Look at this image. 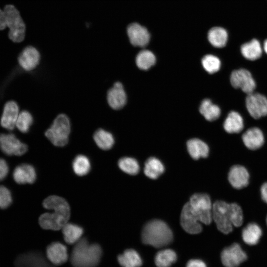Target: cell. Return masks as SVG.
<instances>
[{"instance_id": "6da1fadb", "label": "cell", "mask_w": 267, "mask_h": 267, "mask_svg": "<svg viewBox=\"0 0 267 267\" xmlns=\"http://www.w3.org/2000/svg\"><path fill=\"white\" fill-rule=\"evenodd\" d=\"M213 204L210 197L205 193H195L183 207L180 221L189 226H195L200 222L210 224L213 221Z\"/></svg>"}, {"instance_id": "1f68e13d", "label": "cell", "mask_w": 267, "mask_h": 267, "mask_svg": "<svg viewBox=\"0 0 267 267\" xmlns=\"http://www.w3.org/2000/svg\"><path fill=\"white\" fill-rule=\"evenodd\" d=\"M45 209L48 210L58 209L70 211L68 202L63 198L56 195H51L46 198L43 202Z\"/></svg>"}, {"instance_id": "ffe728a7", "label": "cell", "mask_w": 267, "mask_h": 267, "mask_svg": "<svg viewBox=\"0 0 267 267\" xmlns=\"http://www.w3.org/2000/svg\"><path fill=\"white\" fill-rule=\"evenodd\" d=\"M263 234L262 228L255 222H249L243 226L241 231L242 239L245 244L249 246L258 244Z\"/></svg>"}, {"instance_id": "ee69618b", "label": "cell", "mask_w": 267, "mask_h": 267, "mask_svg": "<svg viewBox=\"0 0 267 267\" xmlns=\"http://www.w3.org/2000/svg\"><path fill=\"white\" fill-rule=\"evenodd\" d=\"M266 224H267V217H266Z\"/></svg>"}, {"instance_id": "f1b7e54d", "label": "cell", "mask_w": 267, "mask_h": 267, "mask_svg": "<svg viewBox=\"0 0 267 267\" xmlns=\"http://www.w3.org/2000/svg\"><path fill=\"white\" fill-rule=\"evenodd\" d=\"M93 139L100 149L107 150L111 149L115 142L113 135L103 129L97 130L93 134Z\"/></svg>"}, {"instance_id": "4dcf8cb0", "label": "cell", "mask_w": 267, "mask_h": 267, "mask_svg": "<svg viewBox=\"0 0 267 267\" xmlns=\"http://www.w3.org/2000/svg\"><path fill=\"white\" fill-rule=\"evenodd\" d=\"M176 260V253L169 249L159 251L155 257V263L157 267H170Z\"/></svg>"}, {"instance_id": "2e32d148", "label": "cell", "mask_w": 267, "mask_h": 267, "mask_svg": "<svg viewBox=\"0 0 267 267\" xmlns=\"http://www.w3.org/2000/svg\"><path fill=\"white\" fill-rule=\"evenodd\" d=\"M19 114V107L16 102L9 101L6 102L0 119L1 127L9 131L13 130L16 127Z\"/></svg>"}, {"instance_id": "d4e9b609", "label": "cell", "mask_w": 267, "mask_h": 267, "mask_svg": "<svg viewBox=\"0 0 267 267\" xmlns=\"http://www.w3.org/2000/svg\"><path fill=\"white\" fill-rule=\"evenodd\" d=\"M210 44L215 47L222 48L227 44L228 34L225 29L220 27L211 28L208 34Z\"/></svg>"}, {"instance_id": "5b68a950", "label": "cell", "mask_w": 267, "mask_h": 267, "mask_svg": "<svg viewBox=\"0 0 267 267\" xmlns=\"http://www.w3.org/2000/svg\"><path fill=\"white\" fill-rule=\"evenodd\" d=\"M212 219L218 230L227 234L232 231V209L231 203L222 200H216L213 203Z\"/></svg>"}, {"instance_id": "d590c367", "label": "cell", "mask_w": 267, "mask_h": 267, "mask_svg": "<svg viewBox=\"0 0 267 267\" xmlns=\"http://www.w3.org/2000/svg\"><path fill=\"white\" fill-rule=\"evenodd\" d=\"M33 119L32 115L27 111L24 110L19 113L16 127L22 133L28 132L32 124Z\"/></svg>"}, {"instance_id": "603a6c76", "label": "cell", "mask_w": 267, "mask_h": 267, "mask_svg": "<svg viewBox=\"0 0 267 267\" xmlns=\"http://www.w3.org/2000/svg\"><path fill=\"white\" fill-rule=\"evenodd\" d=\"M187 148L191 157L197 160L201 157L206 158L209 152L208 145L198 138H193L187 142Z\"/></svg>"}, {"instance_id": "7c38bea8", "label": "cell", "mask_w": 267, "mask_h": 267, "mask_svg": "<svg viewBox=\"0 0 267 267\" xmlns=\"http://www.w3.org/2000/svg\"><path fill=\"white\" fill-rule=\"evenodd\" d=\"M250 178V173L247 168L239 164L232 166L227 174L229 184L237 190L246 187L249 184Z\"/></svg>"}, {"instance_id": "52a82bcc", "label": "cell", "mask_w": 267, "mask_h": 267, "mask_svg": "<svg viewBox=\"0 0 267 267\" xmlns=\"http://www.w3.org/2000/svg\"><path fill=\"white\" fill-rule=\"evenodd\" d=\"M220 258L224 267H239L247 260L248 255L239 243L234 242L223 248Z\"/></svg>"}, {"instance_id": "4fadbf2b", "label": "cell", "mask_w": 267, "mask_h": 267, "mask_svg": "<svg viewBox=\"0 0 267 267\" xmlns=\"http://www.w3.org/2000/svg\"><path fill=\"white\" fill-rule=\"evenodd\" d=\"M14 264L16 267H54L42 253L37 252L19 255Z\"/></svg>"}, {"instance_id": "30bf717a", "label": "cell", "mask_w": 267, "mask_h": 267, "mask_svg": "<svg viewBox=\"0 0 267 267\" xmlns=\"http://www.w3.org/2000/svg\"><path fill=\"white\" fill-rule=\"evenodd\" d=\"M0 149L6 155L21 156L27 150V145L12 134H0Z\"/></svg>"}, {"instance_id": "cb8c5ba5", "label": "cell", "mask_w": 267, "mask_h": 267, "mask_svg": "<svg viewBox=\"0 0 267 267\" xmlns=\"http://www.w3.org/2000/svg\"><path fill=\"white\" fill-rule=\"evenodd\" d=\"M223 128L229 134H238L244 128L243 120L239 113L236 111H231L226 118Z\"/></svg>"}, {"instance_id": "d6986e66", "label": "cell", "mask_w": 267, "mask_h": 267, "mask_svg": "<svg viewBox=\"0 0 267 267\" xmlns=\"http://www.w3.org/2000/svg\"><path fill=\"white\" fill-rule=\"evenodd\" d=\"M107 100L109 105L113 109L123 108L126 103L127 96L122 84L115 83L107 92Z\"/></svg>"}, {"instance_id": "9c48e42d", "label": "cell", "mask_w": 267, "mask_h": 267, "mask_svg": "<svg viewBox=\"0 0 267 267\" xmlns=\"http://www.w3.org/2000/svg\"><path fill=\"white\" fill-rule=\"evenodd\" d=\"M230 81L232 87L240 89L248 94L254 92L256 89V83L251 73L245 69L234 70L231 74Z\"/></svg>"}, {"instance_id": "9a60e30c", "label": "cell", "mask_w": 267, "mask_h": 267, "mask_svg": "<svg viewBox=\"0 0 267 267\" xmlns=\"http://www.w3.org/2000/svg\"><path fill=\"white\" fill-rule=\"evenodd\" d=\"M127 34L131 43L135 46L144 47L150 40V34L147 30L136 23L129 25Z\"/></svg>"}, {"instance_id": "60d3db41", "label": "cell", "mask_w": 267, "mask_h": 267, "mask_svg": "<svg viewBox=\"0 0 267 267\" xmlns=\"http://www.w3.org/2000/svg\"><path fill=\"white\" fill-rule=\"evenodd\" d=\"M260 195L263 201L267 204V181L262 184L260 187Z\"/></svg>"}, {"instance_id": "83f0119b", "label": "cell", "mask_w": 267, "mask_h": 267, "mask_svg": "<svg viewBox=\"0 0 267 267\" xmlns=\"http://www.w3.org/2000/svg\"><path fill=\"white\" fill-rule=\"evenodd\" d=\"M164 171L163 164L156 158L150 157L145 163L144 173L150 178H157Z\"/></svg>"}, {"instance_id": "5bb4252c", "label": "cell", "mask_w": 267, "mask_h": 267, "mask_svg": "<svg viewBox=\"0 0 267 267\" xmlns=\"http://www.w3.org/2000/svg\"><path fill=\"white\" fill-rule=\"evenodd\" d=\"M244 146L249 150L255 151L261 148L265 143V137L262 131L258 128L248 129L241 135Z\"/></svg>"}, {"instance_id": "277c9868", "label": "cell", "mask_w": 267, "mask_h": 267, "mask_svg": "<svg viewBox=\"0 0 267 267\" xmlns=\"http://www.w3.org/2000/svg\"><path fill=\"white\" fill-rule=\"evenodd\" d=\"M71 126L68 117L65 114L58 115L45 132V135L55 146L62 147L69 140Z\"/></svg>"}, {"instance_id": "8fae6325", "label": "cell", "mask_w": 267, "mask_h": 267, "mask_svg": "<svg viewBox=\"0 0 267 267\" xmlns=\"http://www.w3.org/2000/svg\"><path fill=\"white\" fill-rule=\"evenodd\" d=\"M246 108L255 119L267 115V98L264 95L254 92L247 94L245 100Z\"/></svg>"}, {"instance_id": "ac0fdd59", "label": "cell", "mask_w": 267, "mask_h": 267, "mask_svg": "<svg viewBox=\"0 0 267 267\" xmlns=\"http://www.w3.org/2000/svg\"><path fill=\"white\" fill-rule=\"evenodd\" d=\"M40 60V54L38 50L33 46L25 47L18 57V63L22 68L28 71L35 69Z\"/></svg>"}, {"instance_id": "f35d334b", "label": "cell", "mask_w": 267, "mask_h": 267, "mask_svg": "<svg viewBox=\"0 0 267 267\" xmlns=\"http://www.w3.org/2000/svg\"><path fill=\"white\" fill-rule=\"evenodd\" d=\"M8 171L9 168L7 162L4 159L0 158V181L5 178Z\"/></svg>"}, {"instance_id": "e575fe53", "label": "cell", "mask_w": 267, "mask_h": 267, "mask_svg": "<svg viewBox=\"0 0 267 267\" xmlns=\"http://www.w3.org/2000/svg\"><path fill=\"white\" fill-rule=\"evenodd\" d=\"M119 168L124 172L131 175H135L139 171L137 161L133 158L125 157L120 159L118 163Z\"/></svg>"}, {"instance_id": "ba28073f", "label": "cell", "mask_w": 267, "mask_h": 267, "mask_svg": "<svg viewBox=\"0 0 267 267\" xmlns=\"http://www.w3.org/2000/svg\"><path fill=\"white\" fill-rule=\"evenodd\" d=\"M53 213H45L41 215L39 219L40 226L45 229L59 230L67 222L70 212L61 210H52Z\"/></svg>"}, {"instance_id": "4316f807", "label": "cell", "mask_w": 267, "mask_h": 267, "mask_svg": "<svg viewBox=\"0 0 267 267\" xmlns=\"http://www.w3.org/2000/svg\"><path fill=\"white\" fill-rule=\"evenodd\" d=\"M118 261L123 267H140L142 260L138 253L134 249H127L118 256Z\"/></svg>"}, {"instance_id": "b9f144b4", "label": "cell", "mask_w": 267, "mask_h": 267, "mask_svg": "<svg viewBox=\"0 0 267 267\" xmlns=\"http://www.w3.org/2000/svg\"><path fill=\"white\" fill-rule=\"evenodd\" d=\"M6 27V16L4 10L0 9V30L4 29Z\"/></svg>"}, {"instance_id": "74e56055", "label": "cell", "mask_w": 267, "mask_h": 267, "mask_svg": "<svg viewBox=\"0 0 267 267\" xmlns=\"http://www.w3.org/2000/svg\"><path fill=\"white\" fill-rule=\"evenodd\" d=\"M12 201V196L9 190L3 185H0V208H7Z\"/></svg>"}, {"instance_id": "8992f818", "label": "cell", "mask_w": 267, "mask_h": 267, "mask_svg": "<svg viewBox=\"0 0 267 267\" xmlns=\"http://www.w3.org/2000/svg\"><path fill=\"white\" fill-rule=\"evenodd\" d=\"M3 10L6 16V27L9 29V39L15 43L22 42L25 38L26 27L19 12L10 4L6 5Z\"/></svg>"}, {"instance_id": "f546056e", "label": "cell", "mask_w": 267, "mask_h": 267, "mask_svg": "<svg viewBox=\"0 0 267 267\" xmlns=\"http://www.w3.org/2000/svg\"><path fill=\"white\" fill-rule=\"evenodd\" d=\"M199 111L204 118L209 121L217 120L221 114L219 107L213 104L209 99H205L202 101L200 106Z\"/></svg>"}, {"instance_id": "e0dca14e", "label": "cell", "mask_w": 267, "mask_h": 267, "mask_svg": "<svg viewBox=\"0 0 267 267\" xmlns=\"http://www.w3.org/2000/svg\"><path fill=\"white\" fill-rule=\"evenodd\" d=\"M46 253L47 260L53 265H61L68 259L66 247L58 242L50 244L46 248Z\"/></svg>"}, {"instance_id": "3957f363", "label": "cell", "mask_w": 267, "mask_h": 267, "mask_svg": "<svg viewBox=\"0 0 267 267\" xmlns=\"http://www.w3.org/2000/svg\"><path fill=\"white\" fill-rule=\"evenodd\" d=\"M142 242L155 248H161L170 244L173 233L169 226L160 220H153L144 226L141 234Z\"/></svg>"}, {"instance_id": "484cf974", "label": "cell", "mask_w": 267, "mask_h": 267, "mask_svg": "<svg viewBox=\"0 0 267 267\" xmlns=\"http://www.w3.org/2000/svg\"><path fill=\"white\" fill-rule=\"evenodd\" d=\"M62 229L64 240L69 244H76L81 239L84 232L82 227L72 223L67 222Z\"/></svg>"}, {"instance_id": "d6a6232c", "label": "cell", "mask_w": 267, "mask_h": 267, "mask_svg": "<svg viewBox=\"0 0 267 267\" xmlns=\"http://www.w3.org/2000/svg\"><path fill=\"white\" fill-rule=\"evenodd\" d=\"M72 167L74 173L79 176L88 174L91 168L89 159L84 155H78L74 159Z\"/></svg>"}, {"instance_id": "7402d4cb", "label": "cell", "mask_w": 267, "mask_h": 267, "mask_svg": "<svg viewBox=\"0 0 267 267\" xmlns=\"http://www.w3.org/2000/svg\"><path fill=\"white\" fill-rule=\"evenodd\" d=\"M240 51L245 58L251 61L260 58L263 52L260 43L256 39L243 44L241 46Z\"/></svg>"}, {"instance_id": "8d00e7d4", "label": "cell", "mask_w": 267, "mask_h": 267, "mask_svg": "<svg viewBox=\"0 0 267 267\" xmlns=\"http://www.w3.org/2000/svg\"><path fill=\"white\" fill-rule=\"evenodd\" d=\"M202 64L207 72L213 74L220 70L221 63L219 58L217 56L212 54H208L202 58Z\"/></svg>"}, {"instance_id": "7bdbcfd3", "label": "cell", "mask_w": 267, "mask_h": 267, "mask_svg": "<svg viewBox=\"0 0 267 267\" xmlns=\"http://www.w3.org/2000/svg\"><path fill=\"white\" fill-rule=\"evenodd\" d=\"M264 50L267 54V39H266L264 42Z\"/></svg>"}, {"instance_id": "44dd1931", "label": "cell", "mask_w": 267, "mask_h": 267, "mask_svg": "<svg viewBox=\"0 0 267 267\" xmlns=\"http://www.w3.org/2000/svg\"><path fill=\"white\" fill-rule=\"evenodd\" d=\"M13 178L18 184L33 183L36 180L37 175L34 167L28 164H22L14 170Z\"/></svg>"}, {"instance_id": "836d02e7", "label": "cell", "mask_w": 267, "mask_h": 267, "mask_svg": "<svg viewBox=\"0 0 267 267\" xmlns=\"http://www.w3.org/2000/svg\"><path fill=\"white\" fill-rule=\"evenodd\" d=\"M136 64L141 70H147L155 63L156 58L154 54L148 50L140 51L136 57Z\"/></svg>"}, {"instance_id": "7a4b0ae2", "label": "cell", "mask_w": 267, "mask_h": 267, "mask_svg": "<svg viewBox=\"0 0 267 267\" xmlns=\"http://www.w3.org/2000/svg\"><path fill=\"white\" fill-rule=\"evenodd\" d=\"M99 245L89 244L86 238L79 240L74 247L70 261L74 267H96L102 256Z\"/></svg>"}, {"instance_id": "ab89813d", "label": "cell", "mask_w": 267, "mask_h": 267, "mask_svg": "<svg viewBox=\"0 0 267 267\" xmlns=\"http://www.w3.org/2000/svg\"><path fill=\"white\" fill-rule=\"evenodd\" d=\"M186 267H207L205 263L201 260L193 259L189 261Z\"/></svg>"}]
</instances>
